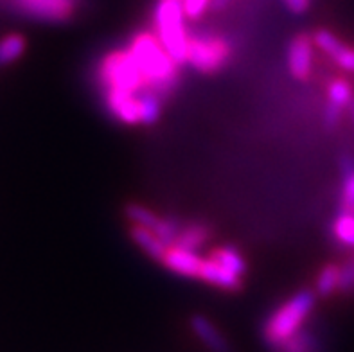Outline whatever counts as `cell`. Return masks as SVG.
I'll return each instance as SVG.
<instances>
[{
	"instance_id": "19",
	"label": "cell",
	"mask_w": 354,
	"mask_h": 352,
	"mask_svg": "<svg viewBox=\"0 0 354 352\" xmlns=\"http://www.w3.org/2000/svg\"><path fill=\"white\" fill-rule=\"evenodd\" d=\"M209 257L214 259L216 263H220L221 266L229 268L230 272H234L236 275L243 277L247 273V261L239 254V250H236L234 246H218V248L211 250Z\"/></svg>"
},
{
	"instance_id": "6",
	"label": "cell",
	"mask_w": 354,
	"mask_h": 352,
	"mask_svg": "<svg viewBox=\"0 0 354 352\" xmlns=\"http://www.w3.org/2000/svg\"><path fill=\"white\" fill-rule=\"evenodd\" d=\"M13 2L15 9L24 17L50 24L71 20L80 4V0H13Z\"/></svg>"
},
{
	"instance_id": "9",
	"label": "cell",
	"mask_w": 354,
	"mask_h": 352,
	"mask_svg": "<svg viewBox=\"0 0 354 352\" xmlns=\"http://www.w3.org/2000/svg\"><path fill=\"white\" fill-rule=\"evenodd\" d=\"M354 90L349 81L335 77L328 86V103L324 110V124L328 129H335L342 122V117L353 103Z\"/></svg>"
},
{
	"instance_id": "21",
	"label": "cell",
	"mask_w": 354,
	"mask_h": 352,
	"mask_svg": "<svg viewBox=\"0 0 354 352\" xmlns=\"http://www.w3.org/2000/svg\"><path fill=\"white\" fill-rule=\"evenodd\" d=\"M27 41L22 35L13 33V35L4 36L0 40V67H8L11 63L17 62L18 58H22L26 53Z\"/></svg>"
},
{
	"instance_id": "20",
	"label": "cell",
	"mask_w": 354,
	"mask_h": 352,
	"mask_svg": "<svg viewBox=\"0 0 354 352\" xmlns=\"http://www.w3.org/2000/svg\"><path fill=\"white\" fill-rule=\"evenodd\" d=\"M340 286V266L338 264H326L317 275L315 281V293L320 299H328Z\"/></svg>"
},
{
	"instance_id": "8",
	"label": "cell",
	"mask_w": 354,
	"mask_h": 352,
	"mask_svg": "<svg viewBox=\"0 0 354 352\" xmlns=\"http://www.w3.org/2000/svg\"><path fill=\"white\" fill-rule=\"evenodd\" d=\"M315 59V41L310 35H297L288 44L286 62L288 71L295 80L306 81L310 80L313 72Z\"/></svg>"
},
{
	"instance_id": "3",
	"label": "cell",
	"mask_w": 354,
	"mask_h": 352,
	"mask_svg": "<svg viewBox=\"0 0 354 352\" xmlns=\"http://www.w3.org/2000/svg\"><path fill=\"white\" fill-rule=\"evenodd\" d=\"M153 27L162 47L178 65H185L189 33L180 0H160L153 13Z\"/></svg>"
},
{
	"instance_id": "16",
	"label": "cell",
	"mask_w": 354,
	"mask_h": 352,
	"mask_svg": "<svg viewBox=\"0 0 354 352\" xmlns=\"http://www.w3.org/2000/svg\"><path fill=\"white\" fill-rule=\"evenodd\" d=\"M209 239H211V228L207 227V225L187 223L182 225L178 236H176V241L173 245L198 252Z\"/></svg>"
},
{
	"instance_id": "11",
	"label": "cell",
	"mask_w": 354,
	"mask_h": 352,
	"mask_svg": "<svg viewBox=\"0 0 354 352\" xmlns=\"http://www.w3.org/2000/svg\"><path fill=\"white\" fill-rule=\"evenodd\" d=\"M313 41L315 47H319L326 56H329L342 71L354 74V49L347 47L337 35H333L328 29H319L313 35Z\"/></svg>"
},
{
	"instance_id": "2",
	"label": "cell",
	"mask_w": 354,
	"mask_h": 352,
	"mask_svg": "<svg viewBox=\"0 0 354 352\" xmlns=\"http://www.w3.org/2000/svg\"><path fill=\"white\" fill-rule=\"evenodd\" d=\"M315 302H317L315 290L304 288L281 304L263 324V342L266 347H277L284 340L295 335L297 331H301L315 309Z\"/></svg>"
},
{
	"instance_id": "18",
	"label": "cell",
	"mask_w": 354,
	"mask_h": 352,
	"mask_svg": "<svg viewBox=\"0 0 354 352\" xmlns=\"http://www.w3.org/2000/svg\"><path fill=\"white\" fill-rule=\"evenodd\" d=\"M331 232L335 241L342 248L354 250V212L340 210L331 225Z\"/></svg>"
},
{
	"instance_id": "5",
	"label": "cell",
	"mask_w": 354,
	"mask_h": 352,
	"mask_svg": "<svg viewBox=\"0 0 354 352\" xmlns=\"http://www.w3.org/2000/svg\"><path fill=\"white\" fill-rule=\"evenodd\" d=\"M232 47L225 38L212 33H189L185 63L202 74H216L229 63Z\"/></svg>"
},
{
	"instance_id": "13",
	"label": "cell",
	"mask_w": 354,
	"mask_h": 352,
	"mask_svg": "<svg viewBox=\"0 0 354 352\" xmlns=\"http://www.w3.org/2000/svg\"><path fill=\"white\" fill-rule=\"evenodd\" d=\"M191 329L196 338L211 352H232L229 340L221 335V331L203 315H194L191 318Z\"/></svg>"
},
{
	"instance_id": "12",
	"label": "cell",
	"mask_w": 354,
	"mask_h": 352,
	"mask_svg": "<svg viewBox=\"0 0 354 352\" xmlns=\"http://www.w3.org/2000/svg\"><path fill=\"white\" fill-rule=\"evenodd\" d=\"M198 279L223 291H239L243 288V277L236 275L229 268L221 266L211 257H203Z\"/></svg>"
},
{
	"instance_id": "7",
	"label": "cell",
	"mask_w": 354,
	"mask_h": 352,
	"mask_svg": "<svg viewBox=\"0 0 354 352\" xmlns=\"http://www.w3.org/2000/svg\"><path fill=\"white\" fill-rule=\"evenodd\" d=\"M126 218L130 219L131 225H139V227H146L149 230L157 234L166 245H173L178 236L180 225L178 219L175 218H162L157 212H153L148 207L139 205V203H130V205L124 209Z\"/></svg>"
},
{
	"instance_id": "15",
	"label": "cell",
	"mask_w": 354,
	"mask_h": 352,
	"mask_svg": "<svg viewBox=\"0 0 354 352\" xmlns=\"http://www.w3.org/2000/svg\"><path fill=\"white\" fill-rule=\"evenodd\" d=\"M272 352H322V345H320L319 338L315 336V333L304 329L297 331L295 335L284 340L283 344H279L277 347L270 349Z\"/></svg>"
},
{
	"instance_id": "4",
	"label": "cell",
	"mask_w": 354,
	"mask_h": 352,
	"mask_svg": "<svg viewBox=\"0 0 354 352\" xmlns=\"http://www.w3.org/2000/svg\"><path fill=\"white\" fill-rule=\"evenodd\" d=\"M99 83L103 86V92L121 90V92L139 94L144 89H149L139 63L128 49L104 54L99 63Z\"/></svg>"
},
{
	"instance_id": "1",
	"label": "cell",
	"mask_w": 354,
	"mask_h": 352,
	"mask_svg": "<svg viewBox=\"0 0 354 352\" xmlns=\"http://www.w3.org/2000/svg\"><path fill=\"white\" fill-rule=\"evenodd\" d=\"M128 50L133 54V58L139 63L149 89L157 92L162 101H167L178 86L180 65L162 47L157 35L149 31L137 33L131 38Z\"/></svg>"
},
{
	"instance_id": "14",
	"label": "cell",
	"mask_w": 354,
	"mask_h": 352,
	"mask_svg": "<svg viewBox=\"0 0 354 352\" xmlns=\"http://www.w3.org/2000/svg\"><path fill=\"white\" fill-rule=\"evenodd\" d=\"M130 237L133 239V243L142 250L144 254L149 255L151 259L160 263L164 254H166L167 246L157 234L149 230L146 227H139V225H131L130 228Z\"/></svg>"
},
{
	"instance_id": "10",
	"label": "cell",
	"mask_w": 354,
	"mask_h": 352,
	"mask_svg": "<svg viewBox=\"0 0 354 352\" xmlns=\"http://www.w3.org/2000/svg\"><path fill=\"white\" fill-rule=\"evenodd\" d=\"M169 272L176 273L180 277H187V279H198L200 275V268H202L203 257L194 250L182 248V246L171 245L167 246L166 254L160 261Z\"/></svg>"
},
{
	"instance_id": "22",
	"label": "cell",
	"mask_w": 354,
	"mask_h": 352,
	"mask_svg": "<svg viewBox=\"0 0 354 352\" xmlns=\"http://www.w3.org/2000/svg\"><path fill=\"white\" fill-rule=\"evenodd\" d=\"M284 4L295 15H302L310 9V0H284Z\"/></svg>"
},
{
	"instance_id": "17",
	"label": "cell",
	"mask_w": 354,
	"mask_h": 352,
	"mask_svg": "<svg viewBox=\"0 0 354 352\" xmlns=\"http://www.w3.org/2000/svg\"><path fill=\"white\" fill-rule=\"evenodd\" d=\"M342 165V189H340V210L354 212V158L344 156Z\"/></svg>"
},
{
	"instance_id": "23",
	"label": "cell",
	"mask_w": 354,
	"mask_h": 352,
	"mask_svg": "<svg viewBox=\"0 0 354 352\" xmlns=\"http://www.w3.org/2000/svg\"><path fill=\"white\" fill-rule=\"evenodd\" d=\"M347 112H349L351 119H353V122H354V99H353V103L349 104V108H347Z\"/></svg>"
}]
</instances>
